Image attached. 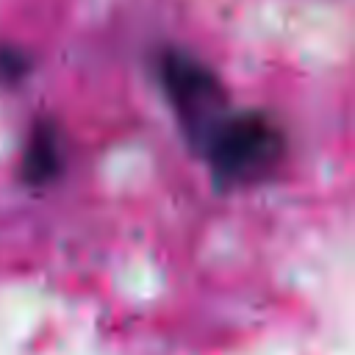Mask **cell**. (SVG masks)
Listing matches in <instances>:
<instances>
[{
  "label": "cell",
  "instance_id": "cell-3",
  "mask_svg": "<svg viewBox=\"0 0 355 355\" xmlns=\"http://www.w3.org/2000/svg\"><path fill=\"white\" fill-rule=\"evenodd\" d=\"M67 166V141L64 130L53 116H39L25 136L19 158V180L25 186H47Z\"/></svg>",
  "mask_w": 355,
  "mask_h": 355
},
{
  "label": "cell",
  "instance_id": "cell-2",
  "mask_svg": "<svg viewBox=\"0 0 355 355\" xmlns=\"http://www.w3.org/2000/svg\"><path fill=\"white\" fill-rule=\"evenodd\" d=\"M155 72L183 136L200 153L214 128L233 108L222 78L214 67H208L202 58L183 47H164L158 53Z\"/></svg>",
  "mask_w": 355,
  "mask_h": 355
},
{
  "label": "cell",
  "instance_id": "cell-4",
  "mask_svg": "<svg viewBox=\"0 0 355 355\" xmlns=\"http://www.w3.org/2000/svg\"><path fill=\"white\" fill-rule=\"evenodd\" d=\"M31 72V55L22 47L0 44V83H17Z\"/></svg>",
  "mask_w": 355,
  "mask_h": 355
},
{
  "label": "cell",
  "instance_id": "cell-1",
  "mask_svg": "<svg viewBox=\"0 0 355 355\" xmlns=\"http://www.w3.org/2000/svg\"><path fill=\"white\" fill-rule=\"evenodd\" d=\"M286 153L283 125L261 108H230L200 150L219 189H250L269 180Z\"/></svg>",
  "mask_w": 355,
  "mask_h": 355
}]
</instances>
